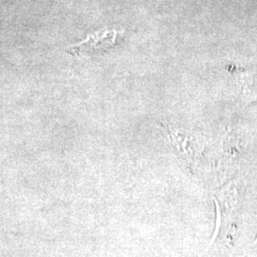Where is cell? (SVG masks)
Here are the masks:
<instances>
[{"label": "cell", "instance_id": "7a4b0ae2", "mask_svg": "<svg viewBox=\"0 0 257 257\" xmlns=\"http://www.w3.org/2000/svg\"><path fill=\"white\" fill-rule=\"evenodd\" d=\"M214 202H215V206H216V215H217V218H216V219H217V220H216V229H215L214 234H213V236H212V238H211V242H210V244H209V247L213 244L214 240H215L216 236H217V233L219 232V228H220L221 215L220 210H219V205H218V202H217L215 199H214Z\"/></svg>", "mask_w": 257, "mask_h": 257}, {"label": "cell", "instance_id": "6da1fadb", "mask_svg": "<svg viewBox=\"0 0 257 257\" xmlns=\"http://www.w3.org/2000/svg\"><path fill=\"white\" fill-rule=\"evenodd\" d=\"M232 73L235 75L239 93L242 98L247 102L255 101L257 99V83L252 74L236 66H232Z\"/></svg>", "mask_w": 257, "mask_h": 257}]
</instances>
